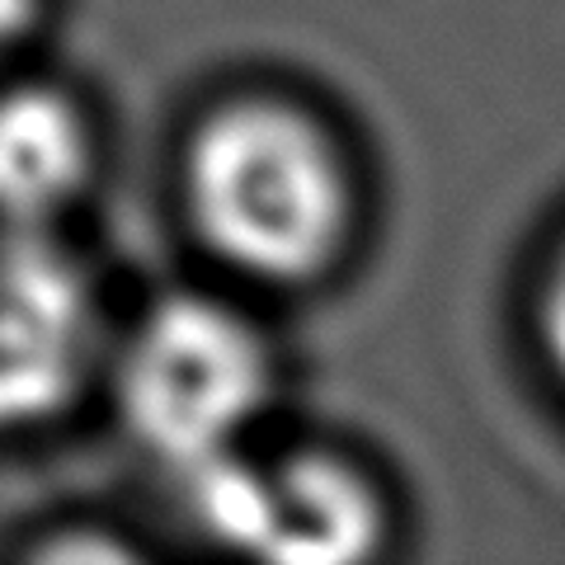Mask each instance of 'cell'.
<instances>
[{
  "label": "cell",
  "mask_w": 565,
  "mask_h": 565,
  "mask_svg": "<svg viewBox=\"0 0 565 565\" xmlns=\"http://www.w3.org/2000/svg\"><path fill=\"white\" fill-rule=\"evenodd\" d=\"M33 10H39V0H0V47L14 43L29 29Z\"/></svg>",
  "instance_id": "obj_7"
},
{
  "label": "cell",
  "mask_w": 565,
  "mask_h": 565,
  "mask_svg": "<svg viewBox=\"0 0 565 565\" xmlns=\"http://www.w3.org/2000/svg\"><path fill=\"white\" fill-rule=\"evenodd\" d=\"M269 349L207 297H174L141 321L122 363V405L151 452L203 467L232 452L269 401Z\"/></svg>",
  "instance_id": "obj_2"
},
{
  "label": "cell",
  "mask_w": 565,
  "mask_h": 565,
  "mask_svg": "<svg viewBox=\"0 0 565 565\" xmlns=\"http://www.w3.org/2000/svg\"><path fill=\"white\" fill-rule=\"evenodd\" d=\"M85 170H90V137L62 95H0V226L39 232L76 199Z\"/></svg>",
  "instance_id": "obj_5"
},
{
  "label": "cell",
  "mask_w": 565,
  "mask_h": 565,
  "mask_svg": "<svg viewBox=\"0 0 565 565\" xmlns=\"http://www.w3.org/2000/svg\"><path fill=\"white\" fill-rule=\"evenodd\" d=\"M546 344H552L561 373H565V255L552 274V288H546Z\"/></svg>",
  "instance_id": "obj_6"
},
{
  "label": "cell",
  "mask_w": 565,
  "mask_h": 565,
  "mask_svg": "<svg viewBox=\"0 0 565 565\" xmlns=\"http://www.w3.org/2000/svg\"><path fill=\"white\" fill-rule=\"evenodd\" d=\"M189 207L236 269L297 282L326 269L349 226V180L330 137L288 104L241 99L189 151Z\"/></svg>",
  "instance_id": "obj_1"
},
{
  "label": "cell",
  "mask_w": 565,
  "mask_h": 565,
  "mask_svg": "<svg viewBox=\"0 0 565 565\" xmlns=\"http://www.w3.org/2000/svg\"><path fill=\"white\" fill-rule=\"evenodd\" d=\"M95 349L85 274L39 232L0 226V424H29L71 401Z\"/></svg>",
  "instance_id": "obj_4"
},
{
  "label": "cell",
  "mask_w": 565,
  "mask_h": 565,
  "mask_svg": "<svg viewBox=\"0 0 565 565\" xmlns=\"http://www.w3.org/2000/svg\"><path fill=\"white\" fill-rule=\"evenodd\" d=\"M193 504L222 542L269 561L340 565L377 546V494L330 457L278 467L241 462L236 448L193 467Z\"/></svg>",
  "instance_id": "obj_3"
}]
</instances>
